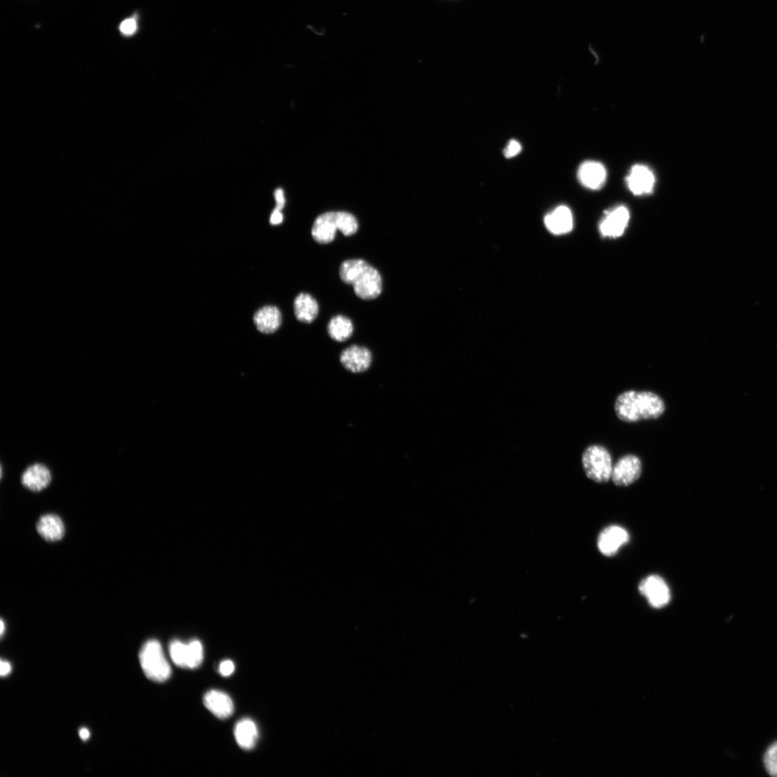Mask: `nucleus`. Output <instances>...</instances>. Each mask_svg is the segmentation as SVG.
Here are the masks:
<instances>
[{
  "mask_svg": "<svg viewBox=\"0 0 777 777\" xmlns=\"http://www.w3.org/2000/svg\"><path fill=\"white\" fill-rule=\"evenodd\" d=\"M614 409L621 421L633 423L659 419L664 414L666 405L655 392L628 390L616 398Z\"/></svg>",
  "mask_w": 777,
  "mask_h": 777,
  "instance_id": "1",
  "label": "nucleus"
},
{
  "mask_svg": "<svg viewBox=\"0 0 777 777\" xmlns=\"http://www.w3.org/2000/svg\"><path fill=\"white\" fill-rule=\"evenodd\" d=\"M140 663L146 676L151 680L162 683L172 675V669L165 658L163 647L157 640H149L139 654Z\"/></svg>",
  "mask_w": 777,
  "mask_h": 777,
  "instance_id": "2",
  "label": "nucleus"
},
{
  "mask_svg": "<svg viewBox=\"0 0 777 777\" xmlns=\"http://www.w3.org/2000/svg\"><path fill=\"white\" fill-rule=\"evenodd\" d=\"M582 464L587 478L596 483H606L612 478V455L601 445L588 446L582 453Z\"/></svg>",
  "mask_w": 777,
  "mask_h": 777,
  "instance_id": "3",
  "label": "nucleus"
},
{
  "mask_svg": "<svg viewBox=\"0 0 777 777\" xmlns=\"http://www.w3.org/2000/svg\"><path fill=\"white\" fill-rule=\"evenodd\" d=\"M170 654L174 664L183 668H197L204 658L203 647L201 642L196 639L188 644L179 640H172L170 645Z\"/></svg>",
  "mask_w": 777,
  "mask_h": 777,
  "instance_id": "4",
  "label": "nucleus"
},
{
  "mask_svg": "<svg viewBox=\"0 0 777 777\" xmlns=\"http://www.w3.org/2000/svg\"><path fill=\"white\" fill-rule=\"evenodd\" d=\"M642 471L640 459L635 455L627 454L614 466L611 479L616 486L628 487L640 479Z\"/></svg>",
  "mask_w": 777,
  "mask_h": 777,
  "instance_id": "5",
  "label": "nucleus"
},
{
  "mask_svg": "<svg viewBox=\"0 0 777 777\" xmlns=\"http://www.w3.org/2000/svg\"><path fill=\"white\" fill-rule=\"evenodd\" d=\"M638 589L640 593L647 599L649 605L654 608H662L671 600L668 585L658 575H652L642 580Z\"/></svg>",
  "mask_w": 777,
  "mask_h": 777,
  "instance_id": "6",
  "label": "nucleus"
},
{
  "mask_svg": "<svg viewBox=\"0 0 777 777\" xmlns=\"http://www.w3.org/2000/svg\"><path fill=\"white\" fill-rule=\"evenodd\" d=\"M357 296L362 300L378 298L383 291V279L378 270L369 265L352 284Z\"/></svg>",
  "mask_w": 777,
  "mask_h": 777,
  "instance_id": "7",
  "label": "nucleus"
},
{
  "mask_svg": "<svg viewBox=\"0 0 777 777\" xmlns=\"http://www.w3.org/2000/svg\"><path fill=\"white\" fill-rule=\"evenodd\" d=\"M630 220L628 209L620 205L606 212L601 221L600 230L605 237L618 238L625 232Z\"/></svg>",
  "mask_w": 777,
  "mask_h": 777,
  "instance_id": "8",
  "label": "nucleus"
},
{
  "mask_svg": "<svg viewBox=\"0 0 777 777\" xmlns=\"http://www.w3.org/2000/svg\"><path fill=\"white\" fill-rule=\"evenodd\" d=\"M626 182L630 191L635 195H648L653 192L656 182L653 172L642 165L633 166L627 178Z\"/></svg>",
  "mask_w": 777,
  "mask_h": 777,
  "instance_id": "9",
  "label": "nucleus"
},
{
  "mask_svg": "<svg viewBox=\"0 0 777 777\" xmlns=\"http://www.w3.org/2000/svg\"><path fill=\"white\" fill-rule=\"evenodd\" d=\"M629 541L628 532L620 526L611 525L599 535L598 549L606 556H613Z\"/></svg>",
  "mask_w": 777,
  "mask_h": 777,
  "instance_id": "10",
  "label": "nucleus"
},
{
  "mask_svg": "<svg viewBox=\"0 0 777 777\" xmlns=\"http://www.w3.org/2000/svg\"><path fill=\"white\" fill-rule=\"evenodd\" d=\"M372 355L368 348L360 345H352L345 350L341 355L342 365L353 373H362L371 366Z\"/></svg>",
  "mask_w": 777,
  "mask_h": 777,
  "instance_id": "11",
  "label": "nucleus"
},
{
  "mask_svg": "<svg viewBox=\"0 0 777 777\" xmlns=\"http://www.w3.org/2000/svg\"><path fill=\"white\" fill-rule=\"evenodd\" d=\"M578 179L586 188L598 190L605 183L607 171L604 165L594 160L584 163L577 172Z\"/></svg>",
  "mask_w": 777,
  "mask_h": 777,
  "instance_id": "12",
  "label": "nucleus"
},
{
  "mask_svg": "<svg viewBox=\"0 0 777 777\" xmlns=\"http://www.w3.org/2000/svg\"><path fill=\"white\" fill-rule=\"evenodd\" d=\"M203 703L207 710L220 719L228 718L234 711L231 696L219 690L207 692L204 696Z\"/></svg>",
  "mask_w": 777,
  "mask_h": 777,
  "instance_id": "13",
  "label": "nucleus"
},
{
  "mask_svg": "<svg viewBox=\"0 0 777 777\" xmlns=\"http://www.w3.org/2000/svg\"><path fill=\"white\" fill-rule=\"evenodd\" d=\"M337 231L336 212H328L315 219L312 228V235L317 243L327 245L334 240Z\"/></svg>",
  "mask_w": 777,
  "mask_h": 777,
  "instance_id": "14",
  "label": "nucleus"
},
{
  "mask_svg": "<svg viewBox=\"0 0 777 777\" xmlns=\"http://www.w3.org/2000/svg\"><path fill=\"white\" fill-rule=\"evenodd\" d=\"M51 479L50 470L41 464H36L27 468L21 476L22 486L35 493L41 492L48 488Z\"/></svg>",
  "mask_w": 777,
  "mask_h": 777,
  "instance_id": "15",
  "label": "nucleus"
},
{
  "mask_svg": "<svg viewBox=\"0 0 777 777\" xmlns=\"http://www.w3.org/2000/svg\"><path fill=\"white\" fill-rule=\"evenodd\" d=\"M547 229L555 235L570 233L573 228V216L570 209L565 205L559 206L548 214L544 219Z\"/></svg>",
  "mask_w": 777,
  "mask_h": 777,
  "instance_id": "16",
  "label": "nucleus"
},
{
  "mask_svg": "<svg viewBox=\"0 0 777 777\" xmlns=\"http://www.w3.org/2000/svg\"><path fill=\"white\" fill-rule=\"evenodd\" d=\"M41 537L49 542L61 541L65 535V525L62 518L55 514L42 516L36 525Z\"/></svg>",
  "mask_w": 777,
  "mask_h": 777,
  "instance_id": "17",
  "label": "nucleus"
},
{
  "mask_svg": "<svg viewBox=\"0 0 777 777\" xmlns=\"http://www.w3.org/2000/svg\"><path fill=\"white\" fill-rule=\"evenodd\" d=\"M254 321L261 333L271 334L276 332L281 326L282 316L278 308L265 306L255 313Z\"/></svg>",
  "mask_w": 777,
  "mask_h": 777,
  "instance_id": "18",
  "label": "nucleus"
},
{
  "mask_svg": "<svg viewBox=\"0 0 777 777\" xmlns=\"http://www.w3.org/2000/svg\"><path fill=\"white\" fill-rule=\"evenodd\" d=\"M234 735L238 745L245 750L253 749L259 738V731L256 723L251 719L245 718L237 722Z\"/></svg>",
  "mask_w": 777,
  "mask_h": 777,
  "instance_id": "19",
  "label": "nucleus"
},
{
  "mask_svg": "<svg viewBox=\"0 0 777 777\" xmlns=\"http://www.w3.org/2000/svg\"><path fill=\"white\" fill-rule=\"evenodd\" d=\"M294 315L301 322L311 324L317 317L319 306L316 300L307 293H301L294 302Z\"/></svg>",
  "mask_w": 777,
  "mask_h": 777,
  "instance_id": "20",
  "label": "nucleus"
},
{
  "mask_svg": "<svg viewBox=\"0 0 777 777\" xmlns=\"http://www.w3.org/2000/svg\"><path fill=\"white\" fill-rule=\"evenodd\" d=\"M328 332L333 340L338 342L345 341L353 334L352 321L345 316L336 315L330 320Z\"/></svg>",
  "mask_w": 777,
  "mask_h": 777,
  "instance_id": "21",
  "label": "nucleus"
},
{
  "mask_svg": "<svg viewBox=\"0 0 777 777\" xmlns=\"http://www.w3.org/2000/svg\"><path fill=\"white\" fill-rule=\"evenodd\" d=\"M369 265L363 259L345 261L340 266L341 280L345 284L352 285Z\"/></svg>",
  "mask_w": 777,
  "mask_h": 777,
  "instance_id": "22",
  "label": "nucleus"
},
{
  "mask_svg": "<svg viewBox=\"0 0 777 777\" xmlns=\"http://www.w3.org/2000/svg\"><path fill=\"white\" fill-rule=\"evenodd\" d=\"M336 223L338 230L345 236L355 235L359 229L357 219L350 212H336Z\"/></svg>",
  "mask_w": 777,
  "mask_h": 777,
  "instance_id": "23",
  "label": "nucleus"
},
{
  "mask_svg": "<svg viewBox=\"0 0 777 777\" xmlns=\"http://www.w3.org/2000/svg\"><path fill=\"white\" fill-rule=\"evenodd\" d=\"M764 762L767 772L777 777V741L768 748Z\"/></svg>",
  "mask_w": 777,
  "mask_h": 777,
  "instance_id": "24",
  "label": "nucleus"
},
{
  "mask_svg": "<svg viewBox=\"0 0 777 777\" xmlns=\"http://www.w3.org/2000/svg\"><path fill=\"white\" fill-rule=\"evenodd\" d=\"M138 29L137 21L135 18L125 20L120 26L121 32L125 36L133 35Z\"/></svg>",
  "mask_w": 777,
  "mask_h": 777,
  "instance_id": "25",
  "label": "nucleus"
},
{
  "mask_svg": "<svg viewBox=\"0 0 777 777\" xmlns=\"http://www.w3.org/2000/svg\"><path fill=\"white\" fill-rule=\"evenodd\" d=\"M521 150L522 147L520 143L516 140H511L509 142L503 153L507 158H511L519 154Z\"/></svg>",
  "mask_w": 777,
  "mask_h": 777,
  "instance_id": "26",
  "label": "nucleus"
},
{
  "mask_svg": "<svg viewBox=\"0 0 777 777\" xmlns=\"http://www.w3.org/2000/svg\"><path fill=\"white\" fill-rule=\"evenodd\" d=\"M234 670V663L230 660H226L220 664L219 671L224 677H229L233 673Z\"/></svg>",
  "mask_w": 777,
  "mask_h": 777,
  "instance_id": "27",
  "label": "nucleus"
},
{
  "mask_svg": "<svg viewBox=\"0 0 777 777\" xmlns=\"http://www.w3.org/2000/svg\"><path fill=\"white\" fill-rule=\"evenodd\" d=\"M275 200H276V202H277L276 208L282 210L284 207L285 202H286L283 190H282V189L276 190V191L275 193Z\"/></svg>",
  "mask_w": 777,
  "mask_h": 777,
  "instance_id": "28",
  "label": "nucleus"
},
{
  "mask_svg": "<svg viewBox=\"0 0 777 777\" xmlns=\"http://www.w3.org/2000/svg\"><path fill=\"white\" fill-rule=\"evenodd\" d=\"M283 219L284 217L281 210L275 208L270 218L271 224L274 226L280 225L283 222Z\"/></svg>",
  "mask_w": 777,
  "mask_h": 777,
  "instance_id": "29",
  "label": "nucleus"
},
{
  "mask_svg": "<svg viewBox=\"0 0 777 777\" xmlns=\"http://www.w3.org/2000/svg\"><path fill=\"white\" fill-rule=\"evenodd\" d=\"M11 664L8 661L1 660V671H0V675H1V677H7L11 674Z\"/></svg>",
  "mask_w": 777,
  "mask_h": 777,
  "instance_id": "30",
  "label": "nucleus"
},
{
  "mask_svg": "<svg viewBox=\"0 0 777 777\" xmlns=\"http://www.w3.org/2000/svg\"><path fill=\"white\" fill-rule=\"evenodd\" d=\"M79 736L84 741H88L90 737V733L87 729H82L79 731Z\"/></svg>",
  "mask_w": 777,
  "mask_h": 777,
  "instance_id": "31",
  "label": "nucleus"
},
{
  "mask_svg": "<svg viewBox=\"0 0 777 777\" xmlns=\"http://www.w3.org/2000/svg\"><path fill=\"white\" fill-rule=\"evenodd\" d=\"M5 629H6V625H5V623H4V620H1V631H0V632H1V635H2V636H3V635H4V632H5Z\"/></svg>",
  "mask_w": 777,
  "mask_h": 777,
  "instance_id": "32",
  "label": "nucleus"
}]
</instances>
